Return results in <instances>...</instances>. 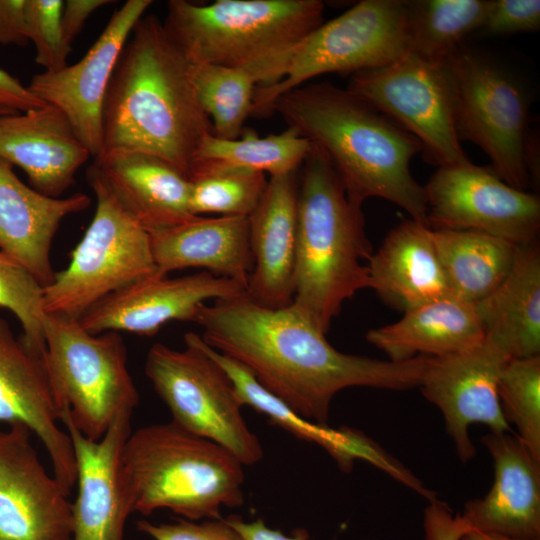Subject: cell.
<instances>
[{"instance_id": "1", "label": "cell", "mask_w": 540, "mask_h": 540, "mask_svg": "<svg viewBox=\"0 0 540 540\" xmlns=\"http://www.w3.org/2000/svg\"><path fill=\"white\" fill-rule=\"evenodd\" d=\"M203 341L246 367L294 412L327 424L333 397L348 387H419L432 357L395 362L338 351L292 304L266 308L243 295L202 304L193 321Z\"/></svg>"}, {"instance_id": "2", "label": "cell", "mask_w": 540, "mask_h": 540, "mask_svg": "<svg viewBox=\"0 0 540 540\" xmlns=\"http://www.w3.org/2000/svg\"><path fill=\"white\" fill-rule=\"evenodd\" d=\"M211 133V121L194 88L191 63L170 40L157 16H142L108 85L102 113V152L126 149L147 153L188 178L198 146Z\"/></svg>"}, {"instance_id": "3", "label": "cell", "mask_w": 540, "mask_h": 540, "mask_svg": "<svg viewBox=\"0 0 540 540\" xmlns=\"http://www.w3.org/2000/svg\"><path fill=\"white\" fill-rule=\"evenodd\" d=\"M270 111L326 153L352 204L362 207L366 199L379 197L429 226L424 186L410 170L422 145L391 118L331 83L290 90Z\"/></svg>"}, {"instance_id": "4", "label": "cell", "mask_w": 540, "mask_h": 540, "mask_svg": "<svg viewBox=\"0 0 540 540\" xmlns=\"http://www.w3.org/2000/svg\"><path fill=\"white\" fill-rule=\"evenodd\" d=\"M301 166L291 304L326 334L343 303L369 288L363 262L373 251L362 209L348 199L326 153L313 144Z\"/></svg>"}, {"instance_id": "5", "label": "cell", "mask_w": 540, "mask_h": 540, "mask_svg": "<svg viewBox=\"0 0 540 540\" xmlns=\"http://www.w3.org/2000/svg\"><path fill=\"white\" fill-rule=\"evenodd\" d=\"M121 473L132 512L167 509L182 519L221 518L244 502L243 465L225 448L172 421L131 431Z\"/></svg>"}, {"instance_id": "6", "label": "cell", "mask_w": 540, "mask_h": 540, "mask_svg": "<svg viewBox=\"0 0 540 540\" xmlns=\"http://www.w3.org/2000/svg\"><path fill=\"white\" fill-rule=\"evenodd\" d=\"M320 0H170L164 29L191 64L245 68L270 85L291 49L323 23Z\"/></svg>"}, {"instance_id": "7", "label": "cell", "mask_w": 540, "mask_h": 540, "mask_svg": "<svg viewBox=\"0 0 540 540\" xmlns=\"http://www.w3.org/2000/svg\"><path fill=\"white\" fill-rule=\"evenodd\" d=\"M44 365L61 414L86 438L97 441L139 394L116 331L92 334L77 319L45 314Z\"/></svg>"}, {"instance_id": "8", "label": "cell", "mask_w": 540, "mask_h": 540, "mask_svg": "<svg viewBox=\"0 0 540 540\" xmlns=\"http://www.w3.org/2000/svg\"><path fill=\"white\" fill-rule=\"evenodd\" d=\"M442 63L459 140L479 146L504 182L527 191L531 184L525 156L531 103L527 84L503 62L464 44Z\"/></svg>"}, {"instance_id": "9", "label": "cell", "mask_w": 540, "mask_h": 540, "mask_svg": "<svg viewBox=\"0 0 540 540\" xmlns=\"http://www.w3.org/2000/svg\"><path fill=\"white\" fill-rule=\"evenodd\" d=\"M407 52L405 0H362L291 49L275 82L257 86L252 114H268L278 96L316 76L354 74L387 65Z\"/></svg>"}, {"instance_id": "10", "label": "cell", "mask_w": 540, "mask_h": 540, "mask_svg": "<svg viewBox=\"0 0 540 540\" xmlns=\"http://www.w3.org/2000/svg\"><path fill=\"white\" fill-rule=\"evenodd\" d=\"M184 343L183 350L154 344L145 362V374L171 421L222 446L242 465L256 464L263 448L242 416L232 381L204 351L200 335L187 332Z\"/></svg>"}, {"instance_id": "11", "label": "cell", "mask_w": 540, "mask_h": 540, "mask_svg": "<svg viewBox=\"0 0 540 540\" xmlns=\"http://www.w3.org/2000/svg\"><path fill=\"white\" fill-rule=\"evenodd\" d=\"M96 210L71 261L43 287L45 314L79 320L109 294L156 273L149 232L87 172Z\"/></svg>"}, {"instance_id": "12", "label": "cell", "mask_w": 540, "mask_h": 540, "mask_svg": "<svg viewBox=\"0 0 540 540\" xmlns=\"http://www.w3.org/2000/svg\"><path fill=\"white\" fill-rule=\"evenodd\" d=\"M347 90L416 137L430 163L446 167L470 162L456 133L442 62L407 52L387 65L352 74Z\"/></svg>"}, {"instance_id": "13", "label": "cell", "mask_w": 540, "mask_h": 540, "mask_svg": "<svg viewBox=\"0 0 540 540\" xmlns=\"http://www.w3.org/2000/svg\"><path fill=\"white\" fill-rule=\"evenodd\" d=\"M431 228L484 232L515 245L538 241L540 199L471 162L439 167L424 186Z\"/></svg>"}, {"instance_id": "14", "label": "cell", "mask_w": 540, "mask_h": 540, "mask_svg": "<svg viewBox=\"0 0 540 540\" xmlns=\"http://www.w3.org/2000/svg\"><path fill=\"white\" fill-rule=\"evenodd\" d=\"M20 423L0 431V540H72L70 495Z\"/></svg>"}, {"instance_id": "15", "label": "cell", "mask_w": 540, "mask_h": 540, "mask_svg": "<svg viewBox=\"0 0 540 540\" xmlns=\"http://www.w3.org/2000/svg\"><path fill=\"white\" fill-rule=\"evenodd\" d=\"M153 2L128 0L77 63L35 74L27 86L46 104L58 108L93 158L102 152L103 105L118 58L135 24Z\"/></svg>"}, {"instance_id": "16", "label": "cell", "mask_w": 540, "mask_h": 540, "mask_svg": "<svg viewBox=\"0 0 540 540\" xmlns=\"http://www.w3.org/2000/svg\"><path fill=\"white\" fill-rule=\"evenodd\" d=\"M509 360L503 350L484 339L469 351L432 358L422 377L419 388L442 412L447 432L464 463L476 454L468 434L471 424H484L493 433L510 430L498 396V379Z\"/></svg>"}, {"instance_id": "17", "label": "cell", "mask_w": 540, "mask_h": 540, "mask_svg": "<svg viewBox=\"0 0 540 540\" xmlns=\"http://www.w3.org/2000/svg\"><path fill=\"white\" fill-rule=\"evenodd\" d=\"M245 289L207 271L178 278L156 272L109 294L78 321L92 334L126 331L152 336L169 321H193L206 300L237 297Z\"/></svg>"}, {"instance_id": "18", "label": "cell", "mask_w": 540, "mask_h": 540, "mask_svg": "<svg viewBox=\"0 0 540 540\" xmlns=\"http://www.w3.org/2000/svg\"><path fill=\"white\" fill-rule=\"evenodd\" d=\"M44 365L0 316V423H20L43 444L52 473L70 494L77 470L71 438Z\"/></svg>"}, {"instance_id": "19", "label": "cell", "mask_w": 540, "mask_h": 540, "mask_svg": "<svg viewBox=\"0 0 540 540\" xmlns=\"http://www.w3.org/2000/svg\"><path fill=\"white\" fill-rule=\"evenodd\" d=\"M132 415L121 414L100 440L93 441L61 414L77 470L72 540H124L126 521L133 512L123 484L121 453L132 431Z\"/></svg>"}, {"instance_id": "20", "label": "cell", "mask_w": 540, "mask_h": 540, "mask_svg": "<svg viewBox=\"0 0 540 540\" xmlns=\"http://www.w3.org/2000/svg\"><path fill=\"white\" fill-rule=\"evenodd\" d=\"M494 465V482L485 497L465 505L472 530L515 539H540V460L519 437L493 433L482 437Z\"/></svg>"}, {"instance_id": "21", "label": "cell", "mask_w": 540, "mask_h": 540, "mask_svg": "<svg viewBox=\"0 0 540 540\" xmlns=\"http://www.w3.org/2000/svg\"><path fill=\"white\" fill-rule=\"evenodd\" d=\"M87 172L94 175L119 206L148 232L194 217L189 205V179L159 157L110 149L94 158Z\"/></svg>"}, {"instance_id": "22", "label": "cell", "mask_w": 540, "mask_h": 540, "mask_svg": "<svg viewBox=\"0 0 540 540\" xmlns=\"http://www.w3.org/2000/svg\"><path fill=\"white\" fill-rule=\"evenodd\" d=\"M296 172L271 176L258 205L248 217L254 266L245 295L266 308L286 307L294 296Z\"/></svg>"}, {"instance_id": "23", "label": "cell", "mask_w": 540, "mask_h": 540, "mask_svg": "<svg viewBox=\"0 0 540 540\" xmlns=\"http://www.w3.org/2000/svg\"><path fill=\"white\" fill-rule=\"evenodd\" d=\"M90 152L56 107L0 115V157L20 167L33 189L58 198Z\"/></svg>"}, {"instance_id": "24", "label": "cell", "mask_w": 540, "mask_h": 540, "mask_svg": "<svg viewBox=\"0 0 540 540\" xmlns=\"http://www.w3.org/2000/svg\"><path fill=\"white\" fill-rule=\"evenodd\" d=\"M201 346L230 378L242 406L248 405L264 414L272 424L298 439L321 446L344 472L350 471L355 460L361 459L388 472L422 496L428 493L407 469L361 432L346 427L333 429L302 417L266 390L242 364L213 349L202 338Z\"/></svg>"}, {"instance_id": "25", "label": "cell", "mask_w": 540, "mask_h": 540, "mask_svg": "<svg viewBox=\"0 0 540 540\" xmlns=\"http://www.w3.org/2000/svg\"><path fill=\"white\" fill-rule=\"evenodd\" d=\"M89 205L83 193L54 198L38 192L0 157V251L27 268L43 287L55 276L50 251L60 223Z\"/></svg>"}, {"instance_id": "26", "label": "cell", "mask_w": 540, "mask_h": 540, "mask_svg": "<svg viewBox=\"0 0 540 540\" xmlns=\"http://www.w3.org/2000/svg\"><path fill=\"white\" fill-rule=\"evenodd\" d=\"M149 236L158 274L198 267L245 287L248 284L254 266L248 217L194 216L150 231Z\"/></svg>"}, {"instance_id": "27", "label": "cell", "mask_w": 540, "mask_h": 540, "mask_svg": "<svg viewBox=\"0 0 540 540\" xmlns=\"http://www.w3.org/2000/svg\"><path fill=\"white\" fill-rule=\"evenodd\" d=\"M367 266L369 288L402 312L453 296L431 239V227L411 218L390 230Z\"/></svg>"}, {"instance_id": "28", "label": "cell", "mask_w": 540, "mask_h": 540, "mask_svg": "<svg viewBox=\"0 0 540 540\" xmlns=\"http://www.w3.org/2000/svg\"><path fill=\"white\" fill-rule=\"evenodd\" d=\"M403 313L397 322L366 333L367 341L383 351L391 361L459 354L481 345L485 339L475 304L455 296Z\"/></svg>"}, {"instance_id": "29", "label": "cell", "mask_w": 540, "mask_h": 540, "mask_svg": "<svg viewBox=\"0 0 540 540\" xmlns=\"http://www.w3.org/2000/svg\"><path fill=\"white\" fill-rule=\"evenodd\" d=\"M485 339L510 359L540 356L539 242L516 246L514 263L502 283L475 303Z\"/></svg>"}, {"instance_id": "30", "label": "cell", "mask_w": 540, "mask_h": 540, "mask_svg": "<svg viewBox=\"0 0 540 540\" xmlns=\"http://www.w3.org/2000/svg\"><path fill=\"white\" fill-rule=\"evenodd\" d=\"M431 239L453 296L473 304L502 283L516 255L517 245L480 231L431 228Z\"/></svg>"}, {"instance_id": "31", "label": "cell", "mask_w": 540, "mask_h": 540, "mask_svg": "<svg viewBox=\"0 0 540 540\" xmlns=\"http://www.w3.org/2000/svg\"><path fill=\"white\" fill-rule=\"evenodd\" d=\"M312 142L288 127L282 133L259 137L249 128L232 140L208 134L198 146L190 170L195 166H234L269 173L296 172L312 149ZM189 170V172H190Z\"/></svg>"}, {"instance_id": "32", "label": "cell", "mask_w": 540, "mask_h": 540, "mask_svg": "<svg viewBox=\"0 0 540 540\" xmlns=\"http://www.w3.org/2000/svg\"><path fill=\"white\" fill-rule=\"evenodd\" d=\"M489 0H405L409 52L443 62L479 31Z\"/></svg>"}, {"instance_id": "33", "label": "cell", "mask_w": 540, "mask_h": 540, "mask_svg": "<svg viewBox=\"0 0 540 540\" xmlns=\"http://www.w3.org/2000/svg\"><path fill=\"white\" fill-rule=\"evenodd\" d=\"M198 100L209 117L213 135L225 140L238 138L253 111L258 81L245 68L191 64Z\"/></svg>"}, {"instance_id": "34", "label": "cell", "mask_w": 540, "mask_h": 540, "mask_svg": "<svg viewBox=\"0 0 540 540\" xmlns=\"http://www.w3.org/2000/svg\"><path fill=\"white\" fill-rule=\"evenodd\" d=\"M190 211L194 216L215 213L249 217L258 205L268 180L265 173L242 167L204 165L189 174Z\"/></svg>"}, {"instance_id": "35", "label": "cell", "mask_w": 540, "mask_h": 540, "mask_svg": "<svg viewBox=\"0 0 540 540\" xmlns=\"http://www.w3.org/2000/svg\"><path fill=\"white\" fill-rule=\"evenodd\" d=\"M498 396L506 421L540 460V356L509 360L498 379Z\"/></svg>"}, {"instance_id": "36", "label": "cell", "mask_w": 540, "mask_h": 540, "mask_svg": "<svg viewBox=\"0 0 540 540\" xmlns=\"http://www.w3.org/2000/svg\"><path fill=\"white\" fill-rule=\"evenodd\" d=\"M0 307L19 320L21 340L35 354L45 352L43 286L22 264L0 251Z\"/></svg>"}, {"instance_id": "37", "label": "cell", "mask_w": 540, "mask_h": 540, "mask_svg": "<svg viewBox=\"0 0 540 540\" xmlns=\"http://www.w3.org/2000/svg\"><path fill=\"white\" fill-rule=\"evenodd\" d=\"M62 7V0H26L25 3L26 36L35 47L36 63L46 72L65 68L71 53V45L62 32Z\"/></svg>"}, {"instance_id": "38", "label": "cell", "mask_w": 540, "mask_h": 540, "mask_svg": "<svg viewBox=\"0 0 540 540\" xmlns=\"http://www.w3.org/2000/svg\"><path fill=\"white\" fill-rule=\"evenodd\" d=\"M539 28V0H489L479 32L489 36H504L535 32Z\"/></svg>"}, {"instance_id": "39", "label": "cell", "mask_w": 540, "mask_h": 540, "mask_svg": "<svg viewBox=\"0 0 540 540\" xmlns=\"http://www.w3.org/2000/svg\"><path fill=\"white\" fill-rule=\"evenodd\" d=\"M137 529L153 540H245L222 517L200 522L179 518L173 523L160 524L139 520Z\"/></svg>"}, {"instance_id": "40", "label": "cell", "mask_w": 540, "mask_h": 540, "mask_svg": "<svg viewBox=\"0 0 540 540\" xmlns=\"http://www.w3.org/2000/svg\"><path fill=\"white\" fill-rule=\"evenodd\" d=\"M424 510V532L426 540H461L472 530L462 514L453 515L444 502L429 500Z\"/></svg>"}, {"instance_id": "41", "label": "cell", "mask_w": 540, "mask_h": 540, "mask_svg": "<svg viewBox=\"0 0 540 540\" xmlns=\"http://www.w3.org/2000/svg\"><path fill=\"white\" fill-rule=\"evenodd\" d=\"M26 0H0V44L28 43L25 28Z\"/></svg>"}, {"instance_id": "42", "label": "cell", "mask_w": 540, "mask_h": 540, "mask_svg": "<svg viewBox=\"0 0 540 540\" xmlns=\"http://www.w3.org/2000/svg\"><path fill=\"white\" fill-rule=\"evenodd\" d=\"M45 105L46 103L33 95L27 86L0 68L1 109L23 113Z\"/></svg>"}, {"instance_id": "43", "label": "cell", "mask_w": 540, "mask_h": 540, "mask_svg": "<svg viewBox=\"0 0 540 540\" xmlns=\"http://www.w3.org/2000/svg\"><path fill=\"white\" fill-rule=\"evenodd\" d=\"M113 3L109 0H67L63 1L61 26L65 41H72L82 30L86 20L98 8Z\"/></svg>"}, {"instance_id": "44", "label": "cell", "mask_w": 540, "mask_h": 540, "mask_svg": "<svg viewBox=\"0 0 540 540\" xmlns=\"http://www.w3.org/2000/svg\"><path fill=\"white\" fill-rule=\"evenodd\" d=\"M227 522L240 533L245 540H308L309 533L304 528H297L291 534H285L278 529L268 527L263 519L251 522L244 521L238 515L225 518Z\"/></svg>"}, {"instance_id": "45", "label": "cell", "mask_w": 540, "mask_h": 540, "mask_svg": "<svg viewBox=\"0 0 540 540\" xmlns=\"http://www.w3.org/2000/svg\"><path fill=\"white\" fill-rule=\"evenodd\" d=\"M461 540H523V539H515L510 538L498 534H489L480 532L477 530H471L467 534L464 535V537ZM540 540V539H536Z\"/></svg>"}, {"instance_id": "46", "label": "cell", "mask_w": 540, "mask_h": 540, "mask_svg": "<svg viewBox=\"0 0 540 540\" xmlns=\"http://www.w3.org/2000/svg\"><path fill=\"white\" fill-rule=\"evenodd\" d=\"M15 113H19V112H14V111L5 110V109L0 108V115H10V114H15Z\"/></svg>"}]
</instances>
